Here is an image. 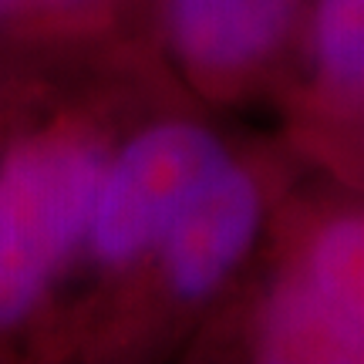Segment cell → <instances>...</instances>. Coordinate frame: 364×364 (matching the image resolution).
Returning <instances> with one entry per match:
<instances>
[{"instance_id":"cell-1","label":"cell","mask_w":364,"mask_h":364,"mask_svg":"<svg viewBox=\"0 0 364 364\" xmlns=\"http://www.w3.org/2000/svg\"><path fill=\"white\" fill-rule=\"evenodd\" d=\"M105 172L85 135H38L0 166V327L34 311L71 250L88 236Z\"/></svg>"},{"instance_id":"cell-2","label":"cell","mask_w":364,"mask_h":364,"mask_svg":"<svg viewBox=\"0 0 364 364\" xmlns=\"http://www.w3.org/2000/svg\"><path fill=\"white\" fill-rule=\"evenodd\" d=\"M226 162V145L193 122H166L135 135L115 162H105L88 223L95 257L125 267L159 250Z\"/></svg>"},{"instance_id":"cell-3","label":"cell","mask_w":364,"mask_h":364,"mask_svg":"<svg viewBox=\"0 0 364 364\" xmlns=\"http://www.w3.org/2000/svg\"><path fill=\"white\" fill-rule=\"evenodd\" d=\"M263 344L287 361H364V213L307 243L267 307Z\"/></svg>"},{"instance_id":"cell-4","label":"cell","mask_w":364,"mask_h":364,"mask_svg":"<svg viewBox=\"0 0 364 364\" xmlns=\"http://www.w3.org/2000/svg\"><path fill=\"white\" fill-rule=\"evenodd\" d=\"M260 189L226 162L162 240L166 284L182 300H203L240 267L260 230Z\"/></svg>"},{"instance_id":"cell-5","label":"cell","mask_w":364,"mask_h":364,"mask_svg":"<svg viewBox=\"0 0 364 364\" xmlns=\"http://www.w3.org/2000/svg\"><path fill=\"white\" fill-rule=\"evenodd\" d=\"M297 0H166L172 44L203 78H236L267 61Z\"/></svg>"},{"instance_id":"cell-6","label":"cell","mask_w":364,"mask_h":364,"mask_svg":"<svg viewBox=\"0 0 364 364\" xmlns=\"http://www.w3.org/2000/svg\"><path fill=\"white\" fill-rule=\"evenodd\" d=\"M314 68L338 95H364V0H317Z\"/></svg>"},{"instance_id":"cell-7","label":"cell","mask_w":364,"mask_h":364,"mask_svg":"<svg viewBox=\"0 0 364 364\" xmlns=\"http://www.w3.org/2000/svg\"><path fill=\"white\" fill-rule=\"evenodd\" d=\"M88 0H0V24L17 17H38V14H65Z\"/></svg>"}]
</instances>
